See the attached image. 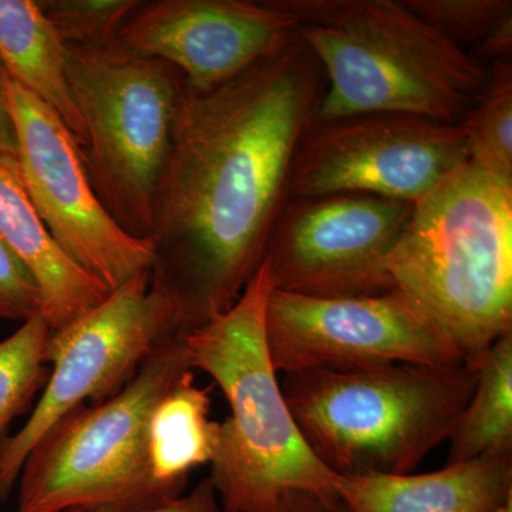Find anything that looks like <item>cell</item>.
Returning a JSON list of instances; mask_svg holds the SVG:
<instances>
[{"mask_svg":"<svg viewBox=\"0 0 512 512\" xmlns=\"http://www.w3.org/2000/svg\"><path fill=\"white\" fill-rule=\"evenodd\" d=\"M325 89L298 33L227 83H184L150 237L151 288L173 302L181 335L227 312L264 264Z\"/></svg>","mask_w":512,"mask_h":512,"instance_id":"cell-1","label":"cell"},{"mask_svg":"<svg viewBox=\"0 0 512 512\" xmlns=\"http://www.w3.org/2000/svg\"><path fill=\"white\" fill-rule=\"evenodd\" d=\"M295 22L326 77L316 120L410 114L458 124L488 64L440 35L402 0H271Z\"/></svg>","mask_w":512,"mask_h":512,"instance_id":"cell-2","label":"cell"},{"mask_svg":"<svg viewBox=\"0 0 512 512\" xmlns=\"http://www.w3.org/2000/svg\"><path fill=\"white\" fill-rule=\"evenodd\" d=\"M268 262L238 301L184 338L192 370L220 386L231 414L220 423L208 477L222 512H272L284 495H338L335 474L312 453L286 403L265 336Z\"/></svg>","mask_w":512,"mask_h":512,"instance_id":"cell-3","label":"cell"},{"mask_svg":"<svg viewBox=\"0 0 512 512\" xmlns=\"http://www.w3.org/2000/svg\"><path fill=\"white\" fill-rule=\"evenodd\" d=\"M389 271L476 366L512 332L511 181L461 165L414 204Z\"/></svg>","mask_w":512,"mask_h":512,"instance_id":"cell-4","label":"cell"},{"mask_svg":"<svg viewBox=\"0 0 512 512\" xmlns=\"http://www.w3.org/2000/svg\"><path fill=\"white\" fill-rule=\"evenodd\" d=\"M476 383V367L461 363L306 370L281 386L303 440L335 476H400L450 439Z\"/></svg>","mask_w":512,"mask_h":512,"instance_id":"cell-5","label":"cell"},{"mask_svg":"<svg viewBox=\"0 0 512 512\" xmlns=\"http://www.w3.org/2000/svg\"><path fill=\"white\" fill-rule=\"evenodd\" d=\"M184 338L165 340L119 393L46 431L20 471L16 512L138 511L177 498L151 473L148 429L165 393L194 372Z\"/></svg>","mask_w":512,"mask_h":512,"instance_id":"cell-6","label":"cell"},{"mask_svg":"<svg viewBox=\"0 0 512 512\" xmlns=\"http://www.w3.org/2000/svg\"><path fill=\"white\" fill-rule=\"evenodd\" d=\"M66 67L93 190L128 235L150 239L184 76L173 64L116 43L66 46Z\"/></svg>","mask_w":512,"mask_h":512,"instance_id":"cell-7","label":"cell"},{"mask_svg":"<svg viewBox=\"0 0 512 512\" xmlns=\"http://www.w3.org/2000/svg\"><path fill=\"white\" fill-rule=\"evenodd\" d=\"M178 332L173 302L151 288L150 269L110 292L66 328L50 332L43 360L52 365L25 426L0 443V501L18 483L30 450L60 417L110 399L165 340Z\"/></svg>","mask_w":512,"mask_h":512,"instance_id":"cell-8","label":"cell"},{"mask_svg":"<svg viewBox=\"0 0 512 512\" xmlns=\"http://www.w3.org/2000/svg\"><path fill=\"white\" fill-rule=\"evenodd\" d=\"M265 336L272 365L285 375L466 363L433 320L399 289L315 298L272 288Z\"/></svg>","mask_w":512,"mask_h":512,"instance_id":"cell-9","label":"cell"},{"mask_svg":"<svg viewBox=\"0 0 512 512\" xmlns=\"http://www.w3.org/2000/svg\"><path fill=\"white\" fill-rule=\"evenodd\" d=\"M467 163L457 124L393 113L315 120L293 157L289 200L357 192L416 204Z\"/></svg>","mask_w":512,"mask_h":512,"instance_id":"cell-10","label":"cell"},{"mask_svg":"<svg viewBox=\"0 0 512 512\" xmlns=\"http://www.w3.org/2000/svg\"><path fill=\"white\" fill-rule=\"evenodd\" d=\"M413 210L357 192L288 200L266 245L272 286L315 298L393 291L389 259Z\"/></svg>","mask_w":512,"mask_h":512,"instance_id":"cell-11","label":"cell"},{"mask_svg":"<svg viewBox=\"0 0 512 512\" xmlns=\"http://www.w3.org/2000/svg\"><path fill=\"white\" fill-rule=\"evenodd\" d=\"M9 104L23 183L57 247L110 292L150 269L153 242L128 235L103 207L62 119L13 80Z\"/></svg>","mask_w":512,"mask_h":512,"instance_id":"cell-12","label":"cell"},{"mask_svg":"<svg viewBox=\"0 0 512 512\" xmlns=\"http://www.w3.org/2000/svg\"><path fill=\"white\" fill-rule=\"evenodd\" d=\"M295 22L271 0L141 2L117 33L133 55L173 64L191 89L220 86L295 37Z\"/></svg>","mask_w":512,"mask_h":512,"instance_id":"cell-13","label":"cell"},{"mask_svg":"<svg viewBox=\"0 0 512 512\" xmlns=\"http://www.w3.org/2000/svg\"><path fill=\"white\" fill-rule=\"evenodd\" d=\"M335 491L353 512H495L512 497V454L424 474H349Z\"/></svg>","mask_w":512,"mask_h":512,"instance_id":"cell-14","label":"cell"},{"mask_svg":"<svg viewBox=\"0 0 512 512\" xmlns=\"http://www.w3.org/2000/svg\"><path fill=\"white\" fill-rule=\"evenodd\" d=\"M0 237L29 269L42 293V316L52 332L82 318L109 288L74 264L50 237L23 183L18 158L0 156Z\"/></svg>","mask_w":512,"mask_h":512,"instance_id":"cell-15","label":"cell"},{"mask_svg":"<svg viewBox=\"0 0 512 512\" xmlns=\"http://www.w3.org/2000/svg\"><path fill=\"white\" fill-rule=\"evenodd\" d=\"M0 62L10 80L55 111L82 150L86 133L67 79L66 45L36 0H0Z\"/></svg>","mask_w":512,"mask_h":512,"instance_id":"cell-16","label":"cell"},{"mask_svg":"<svg viewBox=\"0 0 512 512\" xmlns=\"http://www.w3.org/2000/svg\"><path fill=\"white\" fill-rule=\"evenodd\" d=\"M210 389L187 373L158 402L148 429V457L154 480L180 497L194 468L211 464L220 423L210 419Z\"/></svg>","mask_w":512,"mask_h":512,"instance_id":"cell-17","label":"cell"},{"mask_svg":"<svg viewBox=\"0 0 512 512\" xmlns=\"http://www.w3.org/2000/svg\"><path fill=\"white\" fill-rule=\"evenodd\" d=\"M477 383L450 436L447 464L512 454V332L476 363Z\"/></svg>","mask_w":512,"mask_h":512,"instance_id":"cell-18","label":"cell"},{"mask_svg":"<svg viewBox=\"0 0 512 512\" xmlns=\"http://www.w3.org/2000/svg\"><path fill=\"white\" fill-rule=\"evenodd\" d=\"M488 70L483 92L457 126L468 163L512 183V63L493 62Z\"/></svg>","mask_w":512,"mask_h":512,"instance_id":"cell-19","label":"cell"},{"mask_svg":"<svg viewBox=\"0 0 512 512\" xmlns=\"http://www.w3.org/2000/svg\"><path fill=\"white\" fill-rule=\"evenodd\" d=\"M50 332L45 318L37 315L0 342V443L49 379L43 350Z\"/></svg>","mask_w":512,"mask_h":512,"instance_id":"cell-20","label":"cell"},{"mask_svg":"<svg viewBox=\"0 0 512 512\" xmlns=\"http://www.w3.org/2000/svg\"><path fill=\"white\" fill-rule=\"evenodd\" d=\"M66 46L101 47L116 40L138 0H37Z\"/></svg>","mask_w":512,"mask_h":512,"instance_id":"cell-21","label":"cell"},{"mask_svg":"<svg viewBox=\"0 0 512 512\" xmlns=\"http://www.w3.org/2000/svg\"><path fill=\"white\" fill-rule=\"evenodd\" d=\"M402 3L461 49L464 45L477 46L498 23L512 15L511 0H402Z\"/></svg>","mask_w":512,"mask_h":512,"instance_id":"cell-22","label":"cell"},{"mask_svg":"<svg viewBox=\"0 0 512 512\" xmlns=\"http://www.w3.org/2000/svg\"><path fill=\"white\" fill-rule=\"evenodd\" d=\"M42 306L35 278L0 237V319L25 323L42 315Z\"/></svg>","mask_w":512,"mask_h":512,"instance_id":"cell-23","label":"cell"},{"mask_svg":"<svg viewBox=\"0 0 512 512\" xmlns=\"http://www.w3.org/2000/svg\"><path fill=\"white\" fill-rule=\"evenodd\" d=\"M83 512H222L220 501L215 494L210 480L204 478L188 495L173 498L156 507L138 511H120L113 508H96Z\"/></svg>","mask_w":512,"mask_h":512,"instance_id":"cell-24","label":"cell"},{"mask_svg":"<svg viewBox=\"0 0 512 512\" xmlns=\"http://www.w3.org/2000/svg\"><path fill=\"white\" fill-rule=\"evenodd\" d=\"M272 512H353L338 495L292 491L278 501Z\"/></svg>","mask_w":512,"mask_h":512,"instance_id":"cell-25","label":"cell"},{"mask_svg":"<svg viewBox=\"0 0 512 512\" xmlns=\"http://www.w3.org/2000/svg\"><path fill=\"white\" fill-rule=\"evenodd\" d=\"M468 52L485 64L511 62L512 15L498 23L477 46H474Z\"/></svg>","mask_w":512,"mask_h":512,"instance_id":"cell-26","label":"cell"},{"mask_svg":"<svg viewBox=\"0 0 512 512\" xmlns=\"http://www.w3.org/2000/svg\"><path fill=\"white\" fill-rule=\"evenodd\" d=\"M9 80L0 62V156L18 158V137L9 104Z\"/></svg>","mask_w":512,"mask_h":512,"instance_id":"cell-27","label":"cell"},{"mask_svg":"<svg viewBox=\"0 0 512 512\" xmlns=\"http://www.w3.org/2000/svg\"><path fill=\"white\" fill-rule=\"evenodd\" d=\"M495 512H512V497L508 498L507 501Z\"/></svg>","mask_w":512,"mask_h":512,"instance_id":"cell-28","label":"cell"},{"mask_svg":"<svg viewBox=\"0 0 512 512\" xmlns=\"http://www.w3.org/2000/svg\"><path fill=\"white\" fill-rule=\"evenodd\" d=\"M66 512H83V511L73 510V511H66Z\"/></svg>","mask_w":512,"mask_h":512,"instance_id":"cell-29","label":"cell"}]
</instances>
